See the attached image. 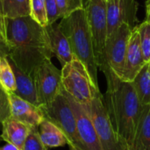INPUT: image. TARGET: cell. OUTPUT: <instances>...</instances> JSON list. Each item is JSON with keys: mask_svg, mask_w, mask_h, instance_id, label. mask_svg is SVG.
I'll return each mask as SVG.
<instances>
[{"mask_svg": "<svg viewBox=\"0 0 150 150\" xmlns=\"http://www.w3.org/2000/svg\"><path fill=\"white\" fill-rule=\"evenodd\" d=\"M8 56L22 71L33 77L34 69L45 60L52 59L46 28L29 15L4 18Z\"/></svg>", "mask_w": 150, "mask_h": 150, "instance_id": "obj_1", "label": "cell"}, {"mask_svg": "<svg viewBox=\"0 0 150 150\" xmlns=\"http://www.w3.org/2000/svg\"><path fill=\"white\" fill-rule=\"evenodd\" d=\"M105 78L107 89L103 98L113 130L124 149L133 150L142 105L132 82L123 81L113 73Z\"/></svg>", "mask_w": 150, "mask_h": 150, "instance_id": "obj_2", "label": "cell"}, {"mask_svg": "<svg viewBox=\"0 0 150 150\" xmlns=\"http://www.w3.org/2000/svg\"><path fill=\"white\" fill-rule=\"evenodd\" d=\"M58 25L67 37L74 55L82 62L94 83L98 85L93 40L84 9L78 10L69 17L61 18Z\"/></svg>", "mask_w": 150, "mask_h": 150, "instance_id": "obj_3", "label": "cell"}, {"mask_svg": "<svg viewBox=\"0 0 150 150\" xmlns=\"http://www.w3.org/2000/svg\"><path fill=\"white\" fill-rule=\"evenodd\" d=\"M62 87L74 100L82 105H89L101 92L85 66L76 56L62 67Z\"/></svg>", "mask_w": 150, "mask_h": 150, "instance_id": "obj_4", "label": "cell"}, {"mask_svg": "<svg viewBox=\"0 0 150 150\" xmlns=\"http://www.w3.org/2000/svg\"><path fill=\"white\" fill-rule=\"evenodd\" d=\"M83 9L92 36L98 68L107 77L112 72L109 68L105 54L107 40L106 2L105 0H83Z\"/></svg>", "mask_w": 150, "mask_h": 150, "instance_id": "obj_5", "label": "cell"}, {"mask_svg": "<svg viewBox=\"0 0 150 150\" xmlns=\"http://www.w3.org/2000/svg\"><path fill=\"white\" fill-rule=\"evenodd\" d=\"M43 118L58 127L68 139L69 148L84 150L78 138L74 112L69 102L67 94L62 89L57 97L50 103L39 106Z\"/></svg>", "mask_w": 150, "mask_h": 150, "instance_id": "obj_6", "label": "cell"}, {"mask_svg": "<svg viewBox=\"0 0 150 150\" xmlns=\"http://www.w3.org/2000/svg\"><path fill=\"white\" fill-rule=\"evenodd\" d=\"M33 80L39 106L52 102L62 89V72L51 59L45 60L34 69Z\"/></svg>", "mask_w": 150, "mask_h": 150, "instance_id": "obj_7", "label": "cell"}, {"mask_svg": "<svg viewBox=\"0 0 150 150\" xmlns=\"http://www.w3.org/2000/svg\"><path fill=\"white\" fill-rule=\"evenodd\" d=\"M103 150H126L119 142L108 116L102 93L86 106Z\"/></svg>", "mask_w": 150, "mask_h": 150, "instance_id": "obj_8", "label": "cell"}, {"mask_svg": "<svg viewBox=\"0 0 150 150\" xmlns=\"http://www.w3.org/2000/svg\"><path fill=\"white\" fill-rule=\"evenodd\" d=\"M132 30L129 25L122 23L106 40L105 54L107 62L112 72L120 79L122 77L127 45Z\"/></svg>", "mask_w": 150, "mask_h": 150, "instance_id": "obj_9", "label": "cell"}, {"mask_svg": "<svg viewBox=\"0 0 150 150\" xmlns=\"http://www.w3.org/2000/svg\"><path fill=\"white\" fill-rule=\"evenodd\" d=\"M67 97L76 118L77 134L83 149L103 150L86 106L80 105L68 94Z\"/></svg>", "mask_w": 150, "mask_h": 150, "instance_id": "obj_10", "label": "cell"}, {"mask_svg": "<svg viewBox=\"0 0 150 150\" xmlns=\"http://www.w3.org/2000/svg\"><path fill=\"white\" fill-rule=\"evenodd\" d=\"M137 11L136 0H112L107 2V37L114 33L122 23H127L134 29L137 20Z\"/></svg>", "mask_w": 150, "mask_h": 150, "instance_id": "obj_11", "label": "cell"}, {"mask_svg": "<svg viewBox=\"0 0 150 150\" xmlns=\"http://www.w3.org/2000/svg\"><path fill=\"white\" fill-rule=\"evenodd\" d=\"M10 115L26 125L29 128H38L43 120V115L39 106L21 98L14 93H7Z\"/></svg>", "mask_w": 150, "mask_h": 150, "instance_id": "obj_12", "label": "cell"}, {"mask_svg": "<svg viewBox=\"0 0 150 150\" xmlns=\"http://www.w3.org/2000/svg\"><path fill=\"white\" fill-rule=\"evenodd\" d=\"M145 63L146 62L144 61L140 43L139 32L137 26H135L132 30V33L128 41L121 80L126 82H133Z\"/></svg>", "mask_w": 150, "mask_h": 150, "instance_id": "obj_13", "label": "cell"}, {"mask_svg": "<svg viewBox=\"0 0 150 150\" xmlns=\"http://www.w3.org/2000/svg\"><path fill=\"white\" fill-rule=\"evenodd\" d=\"M45 28L49 39L51 52L57 58L61 66L63 67L75 57L69 42L60 29L58 23L48 24Z\"/></svg>", "mask_w": 150, "mask_h": 150, "instance_id": "obj_14", "label": "cell"}, {"mask_svg": "<svg viewBox=\"0 0 150 150\" xmlns=\"http://www.w3.org/2000/svg\"><path fill=\"white\" fill-rule=\"evenodd\" d=\"M1 124L2 140L22 150L25 141L32 128H29L26 125L12 118L11 115L7 116Z\"/></svg>", "mask_w": 150, "mask_h": 150, "instance_id": "obj_15", "label": "cell"}, {"mask_svg": "<svg viewBox=\"0 0 150 150\" xmlns=\"http://www.w3.org/2000/svg\"><path fill=\"white\" fill-rule=\"evenodd\" d=\"M7 59L11 66L15 76L16 90L14 91V94L30 102L31 104L39 106L33 77L30 75L22 71L18 67H17V65L9 57H7Z\"/></svg>", "mask_w": 150, "mask_h": 150, "instance_id": "obj_16", "label": "cell"}, {"mask_svg": "<svg viewBox=\"0 0 150 150\" xmlns=\"http://www.w3.org/2000/svg\"><path fill=\"white\" fill-rule=\"evenodd\" d=\"M38 131L42 142L47 149L68 145V139L63 132L46 119H43L38 127Z\"/></svg>", "mask_w": 150, "mask_h": 150, "instance_id": "obj_17", "label": "cell"}, {"mask_svg": "<svg viewBox=\"0 0 150 150\" xmlns=\"http://www.w3.org/2000/svg\"><path fill=\"white\" fill-rule=\"evenodd\" d=\"M133 150H150V105L142 106Z\"/></svg>", "mask_w": 150, "mask_h": 150, "instance_id": "obj_18", "label": "cell"}, {"mask_svg": "<svg viewBox=\"0 0 150 150\" xmlns=\"http://www.w3.org/2000/svg\"><path fill=\"white\" fill-rule=\"evenodd\" d=\"M132 83L140 104L150 105V62L145 63Z\"/></svg>", "mask_w": 150, "mask_h": 150, "instance_id": "obj_19", "label": "cell"}, {"mask_svg": "<svg viewBox=\"0 0 150 150\" xmlns=\"http://www.w3.org/2000/svg\"><path fill=\"white\" fill-rule=\"evenodd\" d=\"M0 6L4 18H18L30 14V0H0Z\"/></svg>", "mask_w": 150, "mask_h": 150, "instance_id": "obj_20", "label": "cell"}, {"mask_svg": "<svg viewBox=\"0 0 150 150\" xmlns=\"http://www.w3.org/2000/svg\"><path fill=\"white\" fill-rule=\"evenodd\" d=\"M0 86L6 93H14L16 80L7 57L0 58Z\"/></svg>", "mask_w": 150, "mask_h": 150, "instance_id": "obj_21", "label": "cell"}, {"mask_svg": "<svg viewBox=\"0 0 150 150\" xmlns=\"http://www.w3.org/2000/svg\"><path fill=\"white\" fill-rule=\"evenodd\" d=\"M29 16L39 25L46 27L48 25L45 0H30Z\"/></svg>", "mask_w": 150, "mask_h": 150, "instance_id": "obj_22", "label": "cell"}, {"mask_svg": "<svg viewBox=\"0 0 150 150\" xmlns=\"http://www.w3.org/2000/svg\"><path fill=\"white\" fill-rule=\"evenodd\" d=\"M137 29L140 35V43L144 61L149 62H150V24L144 21L137 26Z\"/></svg>", "mask_w": 150, "mask_h": 150, "instance_id": "obj_23", "label": "cell"}, {"mask_svg": "<svg viewBox=\"0 0 150 150\" xmlns=\"http://www.w3.org/2000/svg\"><path fill=\"white\" fill-rule=\"evenodd\" d=\"M60 18H64L73 12L83 9V0H56Z\"/></svg>", "mask_w": 150, "mask_h": 150, "instance_id": "obj_24", "label": "cell"}, {"mask_svg": "<svg viewBox=\"0 0 150 150\" xmlns=\"http://www.w3.org/2000/svg\"><path fill=\"white\" fill-rule=\"evenodd\" d=\"M22 150H48L40 137L38 128H32L30 130Z\"/></svg>", "mask_w": 150, "mask_h": 150, "instance_id": "obj_25", "label": "cell"}, {"mask_svg": "<svg viewBox=\"0 0 150 150\" xmlns=\"http://www.w3.org/2000/svg\"><path fill=\"white\" fill-rule=\"evenodd\" d=\"M45 3H46L48 24H54L60 18L56 0H45Z\"/></svg>", "mask_w": 150, "mask_h": 150, "instance_id": "obj_26", "label": "cell"}, {"mask_svg": "<svg viewBox=\"0 0 150 150\" xmlns=\"http://www.w3.org/2000/svg\"><path fill=\"white\" fill-rule=\"evenodd\" d=\"M9 115H10V109H9L8 96H7V93L0 86V119H1V122Z\"/></svg>", "mask_w": 150, "mask_h": 150, "instance_id": "obj_27", "label": "cell"}, {"mask_svg": "<svg viewBox=\"0 0 150 150\" xmlns=\"http://www.w3.org/2000/svg\"><path fill=\"white\" fill-rule=\"evenodd\" d=\"M0 40L6 43V36H5V21L4 17L0 15Z\"/></svg>", "mask_w": 150, "mask_h": 150, "instance_id": "obj_28", "label": "cell"}, {"mask_svg": "<svg viewBox=\"0 0 150 150\" xmlns=\"http://www.w3.org/2000/svg\"><path fill=\"white\" fill-rule=\"evenodd\" d=\"M9 54V49L6 43L0 40V58L1 57H7Z\"/></svg>", "mask_w": 150, "mask_h": 150, "instance_id": "obj_29", "label": "cell"}, {"mask_svg": "<svg viewBox=\"0 0 150 150\" xmlns=\"http://www.w3.org/2000/svg\"><path fill=\"white\" fill-rule=\"evenodd\" d=\"M150 24V0H148L146 3V20Z\"/></svg>", "mask_w": 150, "mask_h": 150, "instance_id": "obj_30", "label": "cell"}, {"mask_svg": "<svg viewBox=\"0 0 150 150\" xmlns=\"http://www.w3.org/2000/svg\"><path fill=\"white\" fill-rule=\"evenodd\" d=\"M0 150H20V149H18V148H16L15 146H13V145H11V144H10V143H7V142H6V144H4V146L0 147Z\"/></svg>", "mask_w": 150, "mask_h": 150, "instance_id": "obj_31", "label": "cell"}, {"mask_svg": "<svg viewBox=\"0 0 150 150\" xmlns=\"http://www.w3.org/2000/svg\"><path fill=\"white\" fill-rule=\"evenodd\" d=\"M0 15L3 16V15H2V11H1V6H0ZM3 17H4V16H3Z\"/></svg>", "mask_w": 150, "mask_h": 150, "instance_id": "obj_32", "label": "cell"}, {"mask_svg": "<svg viewBox=\"0 0 150 150\" xmlns=\"http://www.w3.org/2000/svg\"><path fill=\"white\" fill-rule=\"evenodd\" d=\"M70 149V150H77V149H73V148H69Z\"/></svg>", "mask_w": 150, "mask_h": 150, "instance_id": "obj_33", "label": "cell"}, {"mask_svg": "<svg viewBox=\"0 0 150 150\" xmlns=\"http://www.w3.org/2000/svg\"><path fill=\"white\" fill-rule=\"evenodd\" d=\"M111 1H112V0H105V2H106V3H107V2H111Z\"/></svg>", "mask_w": 150, "mask_h": 150, "instance_id": "obj_34", "label": "cell"}, {"mask_svg": "<svg viewBox=\"0 0 150 150\" xmlns=\"http://www.w3.org/2000/svg\"><path fill=\"white\" fill-rule=\"evenodd\" d=\"M0 123H1V119H0Z\"/></svg>", "mask_w": 150, "mask_h": 150, "instance_id": "obj_35", "label": "cell"}]
</instances>
